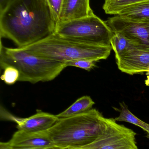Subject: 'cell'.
<instances>
[{"instance_id": "cell-4", "label": "cell", "mask_w": 149, "mask_h": 149, "mask_svg": "<svg viewBox=\"0 0 149 149\" xmlns=\"http://www.w3.org/2000/svg\"><path fill=\"white\" fill-rule=\"evenodd\" d=\"M0 65L2 69L7 66L16 68L20 76L18 81L36 83L52 80L66 68L65 63L37 56L20 48L0 47Z\"/></svg>"}, {"instance_id": "cell-5", "label": "cell", "mask_w": 149, "mask_h": 149, "mask_svg": "<svg viewBox=\"0 0 149 149\" xmlns=\"http://www.w3.org/2000/svg\"><path fill=\"white\" fill-rule=\"evenodd\" d=\"M55 33L62 37L86 44L110 46L114 32L105 21L93 15L61 22Z\"/></svg>"}, {"instance_id": "cell-11", "label": "cell", "mask_w": 149, "mask_h": 149, "mask_svg": "<svg viewBox=\"0 0 149 149\" xmlns=\"http://www.w3.org/2000/svg\"><path fill=\"white\" fill-rule=\"evenodd\" d=\"M90 0H64L60 22H67L94 15Z\"/></svg>"}, {"instance_id": "cell-16", "label": "cell", "mask_w": 149, "mask_h": 149, "mask_svg": "<svg viewBox=\"0 0 149 149\" xmlns=\"http://www.w3.org/2000/svg\"><path fill=\"white\" fill-rule=\"evenodd\" d=\"M111 45L115 53V56L121 55L133 46H135L133 43L118 33H114L111 40Z\"/></svg>"}, {"instance_id": "cell-2", "label": "cell", "mask_w": 149, "mask_h": 149, "mask_svg": "<svg viewBox=\"0 0 149 149\" xmlns=\"http://www.w3.org/2000/svg\"><path fill=\"white\" fill-rule=\"evenodd\" d=\"M105 124L106 118L97 109H92L80 114L59 119L47 131L57 148H77L96 140Z\"/></svg>"}, {"instance_id": "cell-17", "label": "cell", "mask_w": 149, "mask_h": 149, "mask_svg": "<svg viewBox=\"0 0 149 149\" xmlns=\"http://www.w3.org/2000/svg\"><path fill=\"white\" fill-rule=\"evenodd\" d=\"M3 74L1 76V79L6 84L12 85L19 80V72L18 70L12 66H8L3 69Z\"/></svg>"}, {"instance_id": "cell-21", "label": "cell", "mask_w": 149, "mask_h": 149, "mask_svg": "<svg viewBox=\"0 0 149 149\" xmlns=\"http://www.w3.org/2000/svg\"><path fill=\"white\" fill-rule=\"evenodd\" d=\"M10 1V0H0V12L6 8Z\"/></svg>"}, {"instance_id": "cell-20", "label": "cell", "mask_w": 149, "mask_h": 149, "mask_svg": "<svg viewBox=\"0 0 149 149\" xmlns=\"http://www.w3.org/2000/svg\"><path fill=\"white\" fill-rule=\"evenodd\" d=\"M58 148H16L11 147L7 145L5 142H1L0 143V149H59Z\"/></svg>"}, {"instance_id": "cell-22", "label": "cell", "mask_w": 149, "mask_h": 149, "mask_svg": "<svg viewBox=\"0 0 149 149\" xmlns=\"http://www.w3.org/2000/svg\"><path fill=\"white\" fill-rule=\"evenodd\" d=\"M145 132L147 133V136H146V137H147L148 139H149V127Z\"/></svg>"}, {"instance_id": "cell-9", "label": "cell", "mask_w": 149, "mask_h": 149, "mask_svg": "<svg viewBox=\"0 0 149 149\" xmlns=\"http://www.w3.org/2000/svg\"><path fill=\"white\" fill-rule=\"evenodd\" d=\"M5 143L16 148H57L50 139L47 130L31 132L18 130Z\"/></svg>"}, {"instance_id": "cell-7", "label": "cell", "mask_w": 149, "mask_h": 149, "mask_svg": "<svg viewBox=\"0 0 149 149\" xmlns=\"http://www.w3.org/2000/svg\"><path fill=\"white\" fill-rule=\"evenodd\" d=\"M114 33L124 36L135 47L149 49V23L129 20L119 15L106 21Z\"/></svg>"}, {"instance_id": "cell-10", "label": "cell", "mask_w": 149, "mask_h": 149, "mask_svg": "<svg viewBox=\"0 0 149 149\" xmlns=\"http://www.w3.org/2000/svg\"><path fill=\"white\" fill-rule=\"evenodd\" d=\"M10 120L16 123L17 127L19 130L37 132L50 129L59 118L57 115L37 110L36 114L28 118H18L11 116Z\"/></svg>"}, {"instance_id": "cell-15", "label": "cell", "mask_w": 149, "mask_h": 149, "mask_svg": "<svg viewBox=\"0 0 149 149\" xmlns=\"http://www.w3.org/2000/svg\"><path fill=\"white\" fill-rule=\"evenodd\" d=\"M121 110L120 115L115 118L116 121L125 122L134 124L140 127L146 131L149 127V124L144 122L142 120L133 114L128 108L127 106L124 102L120 103Z\"/></svg>"}, {"instance_id": "cell-14", "label": "cell", "mask_w": 149, "mask_h": 149, "mask_svg": "<svg viewBox=\"0 0 149 149\" xmlns=\"http://www.w3.org/2000/svg\"><path fill=\"white\" fill-rule=\"evenodd\" d=\"M117 15L133 21L149 23V2L126 9Z\"/></svg>"}, {"instance_id": "cell-1", "label": "cell", "mask_w": 149, "mask_h": 149, "mask_svg": "<svg viewBox=\"0 0 149 149\" xmlns=\"http://www.w3.org/2000/svg\"><path fill=\"white\" fill-rule=\"evenodd\" d=\"M57 26L46 0H10L0 12L1 38L11 40L18 48L54 34Z\"/></svg>"}, {"instance_id": "cell-12", "label": "cell", "mask_w": 149, "mask_h": 149, "mask_svg": "<svg viewBox=\"0 0 149 149\" xmlns=\"http://www.w3.org/2000/svg\"><path fill=\"white\" fill-rule=\"evenodd\" d=\"M94 103L90 96H82L78 99L64 111L57 115V116L59 119H62L83 113L92 109Z\"/></svg>"}, {"instance_id": "cell-8", "label": "cell", "mask_w": 149, "mask_h": 149, "mask_svg": "<svg viewBox=\"0 0 149 149\" xmlns=\"http://www.w3.org/2000/svg\"><path fill=\"white\" fill-rule=\"evenodd\" d=\"M119 70L129 74L147 72L146 86H149V49L133 46L121 55L115 56Z\"/></svg>"}, {"instance_id": "cell-19", "label": "cell", "mask_w": 149, "mask_h": 149, "mask_svg": "<svg viewBox=\"0 0 149 149\" xmlns=\"http://www.w3.org/2000/svg\"><path fill=\"white\" fill-rule=\"evenodd\" d=\"M48 3L57 25L60 22V16L64 0H46Z\"/></svg>"}, {"instance_id": "cell-6", "label": "cell", "mask_w": 149, "mask_h": 149, "mask_svg": "<svg viewBox=\"0 0 149 149\" xmlns=\"http://www.w3.org/2000/svg\"><path fill=\"white\" fill-rule=\"evenodd\" d=\"M135 132L118 124L113 118H106L105 127L94 141L77 148L59 149H138Z\"/></svg>"}, {"instance_id": "cell-3", "label": "cell", "mask_w": 149, "mask_h": 149, "mask_svg": "<svg viewBox=\"0 0 149 149\" xmlns=\"http://www.w3.org/2000/svg\"><path fill=\"white\" fill-rule=\"evenodd\" d=\"M20 49L37 56L65 63L81 59L96 62L106 59L113 49L111 46L86 44L62 37L55 33L37 42Z\"/></svg>"}, {"instance_id": "cell-13", "label": "cell", "mask_w": 149, "mask_h": 149, "mask_svg": "<svg viewBox=\"0 0 149 149\" xmlns=\"http://www.w3.org/2000/svg\"><path fill=\"white\" fill-rule=\"evenodd\" d=\"M149 2V0H105L103 9L106 14L117 15L124 10Z\"/></svg>"}, {"instance_id": "cell-18", "label": "cell", "mask_w": 149, "mask_h": 149, "mask_svg": "<svg viewBox=\"0 0 149 149\" xmlns=\"http://www.w3.org/2000/svg\"><path fill=\"white\" fill-rule=\"evenodd\" d=\"M96 61L90 59H81L69 61L65 63L66 67L73 66L90 71L96 66Z\"/></svg>"}]
</instances>
